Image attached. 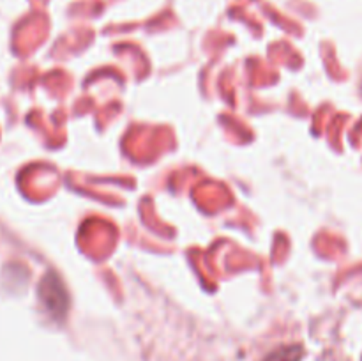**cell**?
Masks as SVG:
<instances>
[{
	"instance_id": "cell-1",
	"label": "cell",
	"mask_w": 362,
	"mask_h": 361,
	"mask_svg": "<svg viewBox=\"0 0 362 361\" xmlns=\"http://www.w3.org/2000/svg\"><path fill=\"white\" fill-rule=\"evenodd\" d=\"M300 357H303V349L299 345H288L272 353L265 361H300Z\"/></svg>"
}]
</instances>
